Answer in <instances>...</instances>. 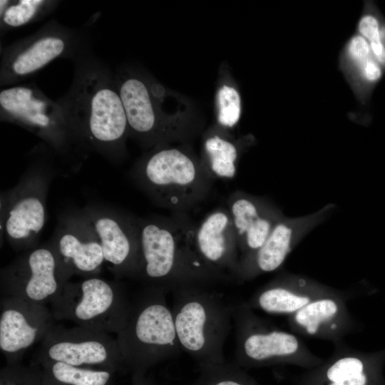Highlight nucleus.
<instances>
[{"label":"nucleus","mask_w":385,"mask_h":385,"mask_svg":"<svg viewBox=\"0 0 385 385\" xmlns=\"http://www.w3.org/2000/svg\"><path fill=\"white\" fill-rule=\"evenodd\" d=\"M73 62L72 84L56 101L83 150L97 152L111 162H118L125 153L129 131L114 73L89 50Z\"/></svg>","instance_id":"nucleus-1"},{"label":"nucleus","mask_w":385,"mask_h":385,"mask_svg":"<svg viewBox=\"0 0 385 385\" xmlns=\"http://www.w3.org/2000/svg\"><path fill=\"white\" fill-rule=\"evenodd\" d=\"M184 214L138 218L140 270L145 286L175 290L226 279L209 268L193 247V226Z\"/></svg>","instance_id":"nucleus-2"},{"label":"nucleus","mask_w":385,"mask_h":385,"mask_svg":"<svg viewBox=\"0 0 385 385\" xmlns=\"http://www.w3.org/2000/svg\"><path fill=\"white\" fill-rule=\"evenodd\" d=\"M167 292L161 287L145 286L131 300L127 322L117 334L124 366L133 378L145 376L148 369L176 357L182 350Z\"/></svg>","instance_id":"nucleus-3"},{"label":"nucleus","mask_w":385,"mask_h":385,"mask_svg":"<svg viewBox=\"0 0 385 385\" xmlns=\"http://www.w3.org/2000/svg\"><path fill=\"white\" fill-rule=\"evenodd\" d=\"M173 292L171 309L181 349L199 366L226 362L223 349L233 321L232 307L202 287Z\"/></svg>","instance_id":"nucleus-4"},{"label":"nucleus","mask_w":385,"mask_h":385,"mask_svg":"<svg viewBox=\"0 0 385 385\" xmlns=\"http://www.w3.org/2000/svg\"><path fill=\"white\" fill-rule=\"evenodd\" d=\"M158 205L183 214L202 201L213 180L202 163L176 148H158L141 159L132 174Z\"/></svg>","instance_id":"nucleus-5"},{"label":"nucleus","mask_w":385,"mask_h":385,"mask_svg":"<svg viewBox=\"0 0 385 385\" xmlns=\"http://www.w3.org/2000/svg\"><path fill=\"white\" fill-rule=\"evenodd\" d=\"M232 320L234 364L243 369L288 364L308 370L324 360L313 354L297 334L272 325L246 302L232 307Z\"/></svg>","instance_id":"nucleus-6"},{"label":"nucleus","mask_w":385,"mask_h":385,"mask_svg":"<svg viewBox=\"0 0 385 385\" xmlns=\"http://www.w3.org/2000/svg\"><path fill=\"white\" fill-rule=\"evenodd\" d=\"M51 305L55 319L117 334L127 322L131 300L118 282L94 276L68 281Z\"/></svg>","instance_id":"nucleus-7"},{"label":"nucleus","mask_w":385,"mask_h":385,"mask_svg":"<svg viewBox=\"0 0 385 385\" xmlns=\"http://www.w3.org/2000/svg\"><path fill=\"white\" fill-rule=\"evenodd\" d=\"M0 118L36 135L59 157L66 158L85 152L61 105L35 83L2 89Z\"/></svg>","instance_id":"nucleus-8"},{"label":"nucleus","mask_w":385,"mask_h":385,"mask_svg":"<svg viewBox=\"0 0 385 385\" xmlns=\"http://www.w3.org/2000/svg\"><path fill=\"white\" fill-rule=\"evenodd\" d=\"M86 35L55 19L1 51L0 85L17 84L58 58L73 60L88 50Z\"/></svg>","instance_id":"nucleus-9"},{"label":"nucleus","mask_w":385,"mask_h":385,"mask_svg":"<svg viewBox=\"0 0 385 385\" xmlns=\"http://www.w3.org/2000/svg\"><path fill=\"white\" fill-rule=\"evenodd\" d=\"M43 163L31 165L18 183L1 195V237L16 251L37 246L46 221V205L52 178Z\"/></svg>","instance_id":"nucleus-10"},{"label":"nucleus","mask_w":385,"mask_h":385,"mask_svg":"<svg viewBox=\"0 0 385 385\" xmlns=\"http://www.w3.org/2000/svg\"><path fill=\"white\" fill-rule=\"evenodd\" d=\"M69 281L49 241L23 252L1 268V296L29 302L51 303Z\"/></svg>","instance_id":"nucleus-11"},{"label":"nucleus","mask_w":385,"mask_h":385,"mask_svg":"<svg viewBox=\"0 0 385 385\" xmlns=\"http://www.w3.org/2000/svg\"><path fill=\"white\" fill-rule=\"evenodd\" d=\"M33 361H58L115 373L125 366L116 339L79 326H54L41 342Z\"/></svg>","instance_id":"nucleus-12"},{"label":"nucleus","mask_w":385,"mask_h":385,"mask_svg":"<svg viewBox=\"0 0 385 385\" xmlns=\"http://www.w3.org/2000/svg\"><path fill=\"white\" fill-rule=\"evenodd\" d=\"M82 210L99 240L109 270L118 277L138 279L140 270L138 219L99 203L88 204Z\"/></svg>","instance_id":"nucleus-13"},{"label":"nucleus","mask_w":385,"mask_h":385,"mask_svg":"<svg viewBox=\"0 0 385 385\" xmlns=\"http://www.w3.org/2000/svg\"><path fill=\"white\" fill-rule=\"evenodd\" d=\"M50 241L69 280L73 275L86 278L101 272L105 263L103 250L82 209L61 214Z\"/></svg>","instance_id":"nucleus-14"},{"label":"nucleus","mask_w":385,"mask_h":385,"mask_svg":"<svg viewBox=\"0 0 385 385\" xmlns=\"http://www.w3.org/2000/svg\"><path fill=\"white\" fill-rule=\"evenodd\" d=\"M54 320L44 304L1 296L0 349L7 364L19 363L26 350L41 342L55 326Z\"/></svg>","instance_id":"nucleus-15"},{"label":"nucleus","mask_w":385,"mask_h":385,"mask_svg":"<svg viewBox=\"0 0 385 385\" xmlns=\"http://www.w3.org/2000/svg\"><path fill=\"white\" fill-rule=\"evenodd\" d=\"M334 207V204H328L307 215L284 216L274 226L262 247L240 261L235 279L241 282L250 280L280 268L296 245L321 224Z\"/></svg>","instance_id":"nucleus-16"},{"label":"nucleus","mask_w":385,"mask_h":385,"mask_svg":"<svg viewBox=\"0 0 385 385\" xmlns=\"http://www.w3.org/2000/svg\"><path fill=\"white\" fill-rule=\"evenodd\" d=\"M128 125L129 135L145 145H159L172 135L173 128L159 111L154 86L120 68L114 73Z\"/></svg>","instance_id":"nucleus-17"},{"label":"nucleus","mask_w":385,"mask_h":385,"mask_svg":"<svg viewBox=\"0 0 385 385\" xmlns=\"http://www.w3.org/2000/svg\"><path fill=\"white\" fill-rule=\"evenodd\" d=\"M333 354L317 366L294 376L296 385H385L380 375V363L346 345L334 344Z\"/></svg>","instance_id":"nucleus-18"},{"label":"nucleus","mask_w":385,"mask_h":385,"mask_svg":"<svg viewBox=\"0 0 385 385\" xmlns=\"http://www.w3.org/2000/svg\"><path fill=\"white\" fill-rule=\"evenodd\" d=\"M353 297V293L343 291L318 298L289 316L288 325L297 335L324 339L333 344L342 341L356 327L346 306V301Z\"/></svg>","instance_id":"nucleus-19"},{"label":"nucleus","mask_w":385,"mask_h":385,"mask_svg":"<svg viewBox=\"0 0 385 385\" xmlns=\"http://www.w3.org/2000/svg\"><path fill=\"white\" fill-rule=\"evenodd\" d=\"M227 208L237 240L240 261L260 249L284 217L282 210L267 199L242 191L229 195Z\"/></svg>","instance_id":"nucleus-20"},{"label":"nucleus","mask_w":385,"mask_h":385,"mask_svg":"<svg viewBox=\"0 0 385 385\" xmlns=\"http://www.w3.org/2000/svg\"><path fill=\"white\" fill-rule=\"evenodd\" d=\"M342 292L303 275L284 273L260 287L246 304L252 310L289 317L318 298Z\"/></svg>","instance_id":"nucleus-21"},{"label":"nucleus","mask_w":385,"mask_h":385,"mask_svg":"<svg viewBox=\"0 0 385 385\" xmlns=\"http://www.w3.org/2000/svg\"><path fill=\"white\" fill-rule=\"evenodd\" d=\"M193 247L200 260L212 270L227 278H235L240 251L228 209L219 208L209 213L193 234Z\"/></svg>","instance_id":"nucleus-22"},{"label":"nucleus","mask_w":385,"mask_h":385,"mask_svg":"<svg viewBox=\"0 0 385 385\" xmlns=\"http://www.w3.org/2000/svg\"><path fill=\"white\" fill-rule=\"evenodd\" d=\"M42 385H114V373L58 361H33Z\"/></svg>","instance_id":"nucleus-23"},{"label":"nucleus","mask_w":385,"mask_h":385,"mask_svg":"<svg viewBox=\"0 0 385 385\" xmlns=\"http://www.w3.org/2000/svg\"><path fill=\"white\" fill-rule=\"evenodd\" d=\"M206 172L215 178L232 179L237 173L238 149L236 145L219 135L208 137L204 143Z\"/></svg>","instance_id":"nucleus-24"},{"label":"nucleus","mask_w":385,"mask_h":385,"mask_svg":"<svg viewBox=\"0 0 385 385\" xmlns=\"http://www.w3.org/2000/svg\"><path fill=\"white\" fill-rule=\"evenodd\" d=\"M59 4V1L54 0H9L6 9L0 13L1 34L41 20Z\"/></svg>","instance_id":"nucleus-25"},{"label":"nucleus","mask_w":385,"mask_h":385,"mask_svg":"<svg viewBox=\"0 0 385 385\" xmlns=\"http://www.w3.org/2000/svg\"><path fill=\"white\" fill-rule=\"evenodd\" d=\"M357 34L367 40L373 57L385 70V19L371 4L359 20Z\"/></svg>","instance_id":"nucleus-26"},{"label":"nucleus","mask_w":385,"mask_h":385,"mask_svg":"<svg viewBox=\"0 0 385 385\" xmlns=\"http://www.w3.org/2000/svg\"><path fill=\"white\" fill-rule=\"evenodd\" d=\"M192 385H261L235 364L227 362L199 366V375Z\"/></svg>","instance_id":"nucleus-27"},{"label":"nucleus","mask_w":385,"mask_h":385,"mask_svg":"<svg viewBox=\"0 0 385 385\" xmlns=\"http://www.w3.org/2000/svg\"><path fill=\"white\" fill-rule=\"evenodd\" d=\"M354 77L359 93L366 96L381 80L384 69L372 54L366 57L345 60ZM352 77V78H353Z\"/></svg>","instance_id":"nucleus-28"},{"label":"nucleus","mask_w":385,"mask_h":385,"mask_svg":"<svg viewBox=\"0 0 385 385\" xmlns=\"http://www.w3.org/2000/svg\"><path fill=\"white\" fill-rule=\"evenodd\" d=\"M218 123L227 128H232L239 121L241 115V98L233 87L224 85L217 95Z\"/></svg>","instance_id":"nucleus-29"},{"label":"nucleus","mask_w":385,"mask_h":385,"mask_svg":"<svg viewBox=\"0 0 385 385\" xmlns=\"http://www.w3.org/2000/svg\"><path fill=\"white\" fill-rule=\"evenodd\" d=\"M0 385H42L39 371L32 365L6 364L0 373Z\"/></svg>","instance_id":"nucleus-30"},{"label":"nucleus","mask_w":385,"mask_h":385,"mask_svg":"<svg viewBox=\"0 0 385 385\" xmlns=\"http://www.w3.org/2000/svg\"><path fill=\"white\" fill-rule=\"evenodd\" d=\"M129 385H156L150 379L146 378L145 376L133 378V381Z\"/></svg>","instance_id":"nucleus-31"}]
</instances>
